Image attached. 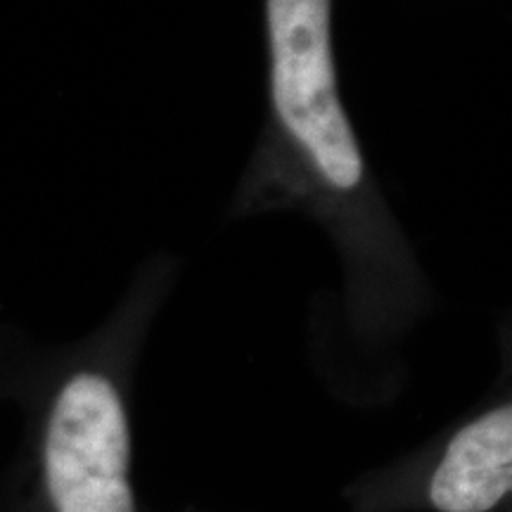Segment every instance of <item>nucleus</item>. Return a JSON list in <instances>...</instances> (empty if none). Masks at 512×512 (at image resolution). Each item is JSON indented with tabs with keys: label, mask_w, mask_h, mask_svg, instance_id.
Listing matches in <instances>:
<instances>
[{
	"label": "nucleus",
	"mask_w": 512,
	"mask_h": 512,
	"mask_svg": "<svg viewBox=\"0 0 512 512\" xmlns=\"http://www.w3.org/2000/svg\"><path fill=\"white\" fill-rule=\"evenodd\" d=\"M266 57L268 117L240 207L309 211L328 228L356 283H411L413 252L375 185L339 91L332 0H266Z\"/></svg>",
	"instance_id": "1"
},
{
	"label": "nucleus",
	"mask_w": 512,
	"mask_h": 512,
	"mask_svg": "<svg viewBox=\"0 0 512 512\" xmlns=\"http://www.w3.org/2000/svg\"><path fill=\"white\" fill-rule=\"evenodd\" d=\"M128 422L117 387L81 373L57 396L48 422L46 477L57 512H136L128 486Z\"/></svg>",
	"instance_id": "2"
},
{
	"label": "nucleus",
	"mask_w": 512,
	"mask_h": 512,
	"mask_svg": "<svg viewBox=\"0 0 512 512\" xmlns=\"http://www.w3.org/2000/svg\"><path fill=\"white\" fill-rule=\"evenodd\" d=\"M512 484V411L498 406L463 427L451 444L430 496L441 512H486Z\"/></svg>",
	"instance_id": "3"
}]
</instances>
